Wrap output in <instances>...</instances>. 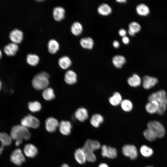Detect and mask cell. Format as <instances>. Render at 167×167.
Here are the masks:
<instances>
[{
    "mask_svg": "<svg viewBox=\"0 0 167 167\" xmlns=\"http://www.w3.org/2000/svg\"><path fill=\"white\" fill-rule=\"evenodd\" d=\"M148 101L155 100L158 103L159 109L157 113L159 115L163 114L167 107V97L165 91L161 90L151 94L148 97Z\"/></svg>",
    "mask_w": 167,
    "mask_h": 167,
    "instance_id": "obj_1",
    "label": "cell"
},
{
    "mask_svg": "<svg viewBox=\"0 0 167 167\" xmlns=\"http://www.w3.org/2000/svg\"><path fill=\"white\" fill-rule=\"evenodd\" d=\"M49 74L45 71L40 72L36 74L32 80L33 87L37 90H43L48 87L49 81Z\"/></svg>",
    "mask_w": 167,
    "mask_h": 167,
    "instance_id": "obj_2",
    "label": "cell"
},
{
    "mask_svg": "<svg viewBox=\"0 0 167 167\" xmlns=\"http://www.w3.org/2000/svg\"><path fill=\"white\" fill-rule=\"evenodd\" d=\"M10 135L12 139L28 140L31 137V134L28 128L21 124L13 126L11 128Z\"/></svg>",
    "mask_w": 167,
    "mask_h": 167,
    "instance_id": "obj_3",
    "label": "cell"
},
{
    "mask_svg": "<svg viewBox=\"0 0 167 167\" xmlns=\"http://www.w3.org/2000/svg\"><path fill=\"white\" fill-rule=\"evenodd\" d=\"M147 128L153 132L157 138H162L165 135V129L163 125L158 121H149L147 123Z\"/></svg>",
    "mask_w": 167,
    "mask_h": 167,
    "instance_id": "obj_4",
    "label": "cell"
},
{
    "mask_svg": "<svg viewBox=\"0 0 167 167\" xmlns=\"http://www.w3.org/2000/svg\"><path fill=\"white\" fill-rule=\"evenodd\" d=\"M21 124L28 128L36 129L39 126L40 122L36 117L29 114L25 116L22 119Z\"/></svg>",
    "mask_w": 167,
    "mask_h": 167,
    "instance_id": "obj_5",
    "label": "cell"
},
{
    "mask_svg": "<svg viewBox=\"0 0 167 167\" xmlns=\"http://www.w3.org/2000/svg\"><path fill=\"white\" fill-rule=\"evenodd\" d=\"M123 154L126 156L130 158L132 160L137 158L138 152L136 147L131 144H126L123 146L122 149Z\"/></svg>",
    "mask_w": 167,
    "mask_h": 167,
    "instance_id": "obj_6",
    "label": "cell"
},
{
    "mask_svg": "<svg viewBox=\"0 0 167 167\" xmlns=\"http://www.w3.org/2000/svg\"><path fill=\"white\" fill-rule=\"evenodd\" d=\"M11 161L14 164L20 165L25 161L24 156L21 149L19 148L14 150L10 156Z\"/></svg>",
    "mask_w": 167,
    "mask_h": 167,
    "instance_id": "obj_7",
    "label": "cell"
},
{
    "mask_svg": "<svg viewBox=\"0 0 167 167\" xmlns=\"http://www.w3.org/2000/svg\"><path fill=\"white\" fill-rule=\"evenodd\" d=\"M101 149L103 157L111 159H115L117 157L118 152L115 148L103 145L101 146Z\"/></svg>",
    "mask_w": 167,
    "mask_h": 167,
    "instance_id": "obj_8",
    "label": "cell"
},
{
    "mask_svg": "<svg viewBox=\"0 0 167 167\" xmlns=\"http://www.w3.org/2000/svg\"><path fill=\"white\" fill-rule=\"evenodd\" d=\"M9 38L12 42L18 44L22 42L24 38V33L21 30L15 28L10 32Z\"/></svg>",
    "mask_w": 167,
    "mask_h": 167,
    "instance_id": "obj_9",
    "label": "cell"
},
{
    "mask_svg": "<svg viewBox=\"0 0 167 167\" xmlns=\"http://www.w3.org/2000/svg\"><path fill=\"white\" fill-rule=\"evenodd\" d=\"M59 122L55 118L52 117L47 118L45 121V128L48 132L53 133L58 127Z\"/></svg>",
    "mask_w": 167,
    "mask_h": 167,
    "instance_id": "obj_10",
    "label": "cell"
},
{
    "mask_svg": "<svg viewBox=\"0 0 167 167\" xmlns=\"http://www.w3.org/2000/svg\"><path fill=\"white\" fill-rule=\"evenodd\" d=\"M58 127L60 132L64 135H68L71 133L72 125L68 121L62 120L61 121Z\"/></svg>",
    "mask_w": 167,
    "mask_h": 167,
    "instance_id": "obj_11",
    "label": "cell"
},
{
    "mask_svg": "<svg viewBox=\"0 0 167 167\" xmlns=\"http://www.w3.org/2000/svg\"><path fill=\"white\" fill-rule=\"evenodd\" d=\"M158 82V79L155 77L145 75L143 77V86L144 89H148L154 87Z\"/></svg>",
    "mask_w": 167,
    "mask_h": 167,
    "instance_id": "obj_12",
    "label": "cell"
},
{
    "mask_svg": "<svg viewBox=\"0 0 167 167\" xmlns=\"http://www.w3.org/2000/svg\"><path fill=\"white\" fill-rule=\"evenodd\" d=\"M18 44L11 42L6 45L3 48L5 54L9 56H14L19 50Z\"/></svg>",
    "mask_w": 167,
    "mask_h": 167,
    "instance_id": "obj_13",
    "label": "cell"
},
{
    "mask_svg": "<svg viewBox=\"0 0 167 167\" xmlns=\"http://www.w3.org/2000/svg\"><path fill=\"white\" fill-rule=\"evenodd\" d=\"M101 144L98 141L88 139L85 141L83 148L94 152L101 148Z\"/></svg>",
    "mask_w": 167,
    "mask_h": 167,
    "instance_id": "obj_14",
    "label": "cell"
},
{
    "mask_svg": "<svg viewBox=\"0 0 167 167\" xmlns=\"http://www.w3.org/2000/svg\"><path fill=\"white\" fill-rule=\"evenodd\" d=\"M23 151L24 154L29 158H33L37 154L36 147L31 143H28L24 146Z\"/></svg>",
    "mask_w": 167,
    "mask_h": 167,
    "instance_id": "obj_15",
    "label": "cell"
},
{
    "mask_svg": "<svg viewBox=\"0 0 167 167\" xmlns=\"http://www.w3.org/2000/svg\"><path fill=\"white\" fill-rule=\"evenodd\" d=\"M77 76L76 73L72 70H68L65 73L64 80L68 84L73 85L77 82Z\"/></svg>",
    "mask_w": 167,
    "mask_h": 167,
    "instance_id": "obj_16",
    "label": "cell"
},
{
    "mask_svg": "<svg viewBox=\"0 0 167 167\" xmlns=\"http://www.w3.org/2000/svg\"><path fill=\"white\" fill-rule=\"evenodd\" d=\"M74 116L80 122H84L88 118V112L85 108L80 107L75 111Z\"/></svg>",
    "mask_w": 167,
    "mask_h": 167,
    "instance_id": "obj_17",
    "label": "cell"
},
{
    "mask_svg": "<svg viewBox=\"0 0 167 167\" xmlns=\"http://www.w3.org/2000/svg\"><path fill=\"white\" fill-rule=\"evenodd\" d=\"M65 12V10L62 7L56 6L54 8L53 11L54 18L56 21H61L64 18Z\"/></svg>",
    "mask_w": 167,
    "mask_h": 167,
    "instance_id": "obj_18",
    "label": "cell"
},
{
    "mask_svg": "<svg viewBox=\"0 0 167 167\" xmlns=\"http://www.w3.org/2000/svg\"><path fill=\"white\" fill-rule=\"evenodd\" d=\"M74 155L75 160L80 164H83L87 161L85 154L82 148L77 149Z\"/></svg>",
    "mask_w": 167,
    "mask_h": 167,
    "instance_id": "obj_19",
    "label": "cell"
},
{
    "mask_svg": "<svg viewBox=\"0 0 167 167\" xmlns=\"http://www.w3.org/2000/svg\"><path fill=\"white\" fill-rule=\"evenodd\" d=\"M148 101L145 107L147 111L151 114L157 113L159 109L158 103L155 100H151Z\"/></svg>",
    "mask_w": 167,
    "mask_h": 167,
    "instance_id": "obj_20",
    "label": "cell"
},
{
    "mask_svg": "<svg viewBox=\"0 0 167 167\" xmlns=\"http://www.w3.org/2000/svg\"><path fill=\"white\" fill-rule=\"evenodd\" d=\"M58 64L61 69L66 70L71 66L72 61L69 57L67 56H63L59 59Z\"/></svg>",
    "mask_w": 167,
    "mask_h": 167,
    "instance_id": "obj_21",
    "label": "cell"
},
{
    "mask_svg": "<svg viewBox=\"0 0 167 167\" xmlns=\"http://www.w3.org/2000/svg\"><path fill=\"white\" fill-rule=\"evenodd\" d=\"M112 62L114 66L117 68H120L126 62V60L123 56L117 55L112 58Z\"/></svg>",
    "mask_w": 167,
    "mask_h": 167,
    "instance_id": "obj_22",
    "label": "cell"
},
{
    "mask_svg": "<svg viewBox=\"0 0 167 167\" xmlns=\"http://www.w3.org/2000/svg\"><path fill=\"white\" fill-rule=\"evenodd\" d=\"M104 120V118L102 115L100 114L96 113L92 116L90 122L93 126L97 128L103 122Z\"/></svg>",
    "mask_w": 167,
    "mask_h": 167,
    "instance_id": "obj_23",
    "label": "cell"
},
{
    "mask_svg": "<svg viewBox=\"0 0 167 167\" xmlns=\"http://www.w3.org/2000/svg\"><path fill=\"white\" fill-rule=\"evenodd\" d=\"M47 47L48 50L50 53L52 54H55L59 49V44L56 40L53 39H51L48 42Z\"/></svg>",
    "mask_w": 167,
    "mask_h": 167,
    "instance_id": "obj_24",
    "label": "cell"
},
{
    "mask_svg": "<svg viewBox=\"0 0 167 167\" xmlns=\"http://www.w3.org/2000/svg\"><path fill=\"white\" fill-rule=\"evenodd\" d=\"M127 82L130 86L136 87L140 85L141 83V79L137 74H134L128 78Z\"/></svg>",
    "mask_w": 167,
    "mask_h": 167,
    "instance_id": "obj_25",
    "label": "cell"
},
{
    "mask_svg": "<svg viewBox=\"0 0 167 167\" xmlns=\"http://www.w3.org/2000/svg\"><path fill=\"white\" fill-rule=\"evenodd\" d=\"M79 43L83 48L89 49H92L94 45L93 40L90 37L81 38L80 39Z\"/></svg>",
    "mask_w": 167,
    "mask_h": 167,
    "instance_id": "obj_26",
    "label": "cell"
},
{
    "mask_svg": "<svg viewBox=\"0 0 167 167\" xmlns=\"http://www.w3.org/2000/svg\"><path fill=\"white\" fill-rule=\"evenodd\" d=\"M71 31L75 36L79 35L83 31V27L82 24L78 21L74 22L71 26Z\"/></svg>",
    "mask_w": 167,
    "mask_h": 167,
    "instance_id": "obj_27",
    "label": "cell"
},
{
    "mask_svg": "<svg viewBox=\"0 0 167 167\" xmlns=\"http://www.w3.org/2000/svg\"><path fill=\"white\" fill-rule=\"evenodd\" d=\"M122 100L121 94L118 92H114L109 99V102L111 105L115 106L120 105Z\"/></svg>",
    "mask_w": 167,
    "mask_h": 167,
    "instance_id": "obj_28",
    "label": "cell"
},
{
    "mask_svg": "<svg viewBox=\"0 0 167 167\" xmlns=\"http://www.w3.org/2000/svg\"><path fill=\"white\" fill-rule=\"evenodd\" d=\"M98 13L103 16L109 15L112 11V9L109 5L107 4L103 3L100 5L97 8Z\"/></svg>",
    "mask_w": 167,
    "mask_h": 167,
    "instance_id": "obj_29",
    "label": "cell"
},
{
    "mask_svg": "<svg viewBox=\"0 0 167 167\" xmlns=\"http://www.w3.org/2000/svg\"><path fill=\"white\" fill-rule=\"evenodd\" d=\"M43 98L47 101H50L54 99L55 96L53 89L48 87L43 90L42 93Z\"/></svg>",
    "mask_w": 167,
    "mask_h": 167,
    "instance_id": "obj_30",
    "label": "cell"
},
{
    "mask_svg": "<svg viewBox=\"0 0 167 167\" xmlns=\"http://www.w3.org/2000/svg\"><path fill=\"white\" fill-rule=\"evenodd\" d=\"M137 13L142 16H147L150 13V9L147 6L143 3L137 5L136 7Z\"/></svg>",
    "mask_w": 167,
    "mask_h": 167,
    "instance_id": "obj_31",
    "label": "cell"
},
{
    "mask_svg": "<svg viewBox=\"0 0 167 167\" xmlns=\"http://www.w3.org/2000/svg\"><path fill=\"white\" fill-rule=\"evenodd\" d=\"M12 139L10 135L7 133L0 132V141L2 146L4 147L10 145L12 142Z\"/></svg>",
    "mask_w": 167,
    "mask_h": 167,
    "instance_id": "obj_32",
    "label": "cell"
},
{
    "mask_svg": "<svg viewBox=\"0 0 167 167\" xmlns=\"http://www.w3.org/2000/svg\"><path fill=\"white\" fill-rule=\"evenodd\" d=\"M26 61L29 65L32 66H35L39 63L40 58L36 54H29L26 56Z\"/></svg>",
    "mask_w": 167,
    "mask_h": 167,
    "instance_id": "obj_33",
    "label": "cell"
},
{
    "mask_svg": "<svg viewBox=\"0 0 167 167\" xmlns=\"http://www.w3.org/2000/svg\"><path fill=\"white\" fill-rule=\"evenodd\" d=\"M28 106L29 110L33 113L38 112L42 109L41 104L40 102L37 101L29 102L28 104Z\"/></svg>",
    "mask_w": 167,
    "mask_h": 167,
    "instance_id": "obj_34",
    "label": "cell"
},
{
    "mask_svg": "<svg viewBox=\"0 0 167 167\" xmlns=\"http://www.w3.org/2000/svg\"><path fill=\"white\" fill-rule=\"evenodd\" d=\"M140 152L141 155L145 157L151 156L154 152L152 148L146 145L141 146L140 148Z\"/></svg>",
    "mask_w": 167,
    "mask_h": 167,
    "instance_id": "obj_35",
    "label": "cell"
},
{
    "mask_svg": "<svg viewBox=\"0 0 167 167\" xmlns=\"http://www.w3.org/2000/svg\"><path fill=\"white\" fill-rule=\"evenodd\" d=\"M120 105L122 109L126 112H130L133 108L132 102L128 99L122 100Z\"/></svg>",
    "mask_w": 167,
    "mask_h": 167,
    "instance_id": "obj_36",
    "label": "cell"
},
{
    "mask_svg": "<svg viewBox=\"0 0 167 167\" xmlns=\"http://www.w3.org/2000/svg\"><path fill=\"white\" fill-rule=\"evenodd\" d=\"M84 150L86 156L87 161L90 162H95L96 159V157L94 152L86 149L82 148Z\"/></svg>",
    "mask_w": 167,
    "mask_h": 167,
    "instance_id": "obj_37",
    "label": "cell"
},
{
    "mask_svg": "<svg viewBox=\"0 0 167 167\" xmlns=\"http://www.w3.org/2000/svg\"><path fill=\"white\" fill-rule=\"evenodd\" d=\"M143 135L147 140L150 142L154 141L157 138L153 132L148 128L143 131Z\"/></svg>",
    "mask_w": 167,
    "mask_h": 167,
    "instance_id": "obj_38",
    "label": "cell"
},
{
    "mask_svg": "<svg viewBox=\"0 0 167 167\" xmlns=\"http://www.w3.org/2000/svg\"><path fill=\"white\" fill-rule=\"evenodd\" d=\"M128 27L129 29L135 33L139 32L141 29L140 25L138 23L135 21L131 22L129 24Z\"/></svg>",
    "mask_w": 167,
    "mask_h": 167,
    "instance_id": "obj_39",
    "label": "cell"
},
{
    "mask_svg": "<svg viewBox=\"0 0 167 167\" xmlns=\"http://www.w3.org/2000/svg\"><path fill=\"white\" fill-rule=\"evenodd\" d=\"M118 33L120 36L123 37L126 36V31L125 29L123 28H121L119 30Z\"/></svg>",
    "mask_w": 167,
    "mask_h": 167,
    "instance_id": "obj_40",
    "label": "cell"
},
{
    "mask_svg": "<svg viewBox=\"0 0 167 167\" xmlns=\"http://www.w3.org/2000/svg\"><path fill=\"white\" fill-rule=\"evenodd\" d=\"M122 41L123 43L126 45L128 44L130 42L129 38L126 36L122 37Z\"/></svg>",
    "mask_w": 167,
    "mask_h": 167,
    "instance_id": "obj_41",
    "label": "cell"
},
{
    "mask_svg": "<svg viewBox=\"0 0 167 167\" xmlns=\"http://www.w3.org/2000/svg\"><path fill=\"white\" fill-rule=\"evenodd\" d=\"M113 45L115 48H118L119 47L120 44L118 41L115 40L113 42Z\"/></svg>",
    "mask_w": 167,
    "mask_h": 167,
    "instance_id": "obj_42",
    "label": "cell"
},
{
    "mask_svg": "<svg viewBox=\"0 0 167 167\" xmlns=\"http://www.w3.org/2000/svg\"><path fill=\"white\" fill-rule=\"evenodd\" d=\"M23 140H15V145L18 146L20 145L22 143Z\"/></svg>",
    "mask_w": 167,
    "mask_h": 167,
    "instance_id": "obj_43",
    "label": "cell"
},
{
    "mask_svg": "<svg viewBox=\"0 0 167 167\" xmlns=\"http://www.w3.org/2000/svg\"><path fill=\"white\" fill-rule=\"evenodd\" d=\"M98 167H109L108 165L105 163H100Z\"/></svg>",
    "mask_w": 167,
    "mask_h": 167,
    "instance_id": "obj_44",
    "label": "cell"
},
{
    "mask_svg": "<svg viewBox=\"0 0 167 167\" xmlns=\"http://www.w3.org/2000/svg\"><path fill=\"white\" fill-rule=\"evenodd\" d=\"M128 33L131 36H133L135 35V33L132 31L128 29Z\"/></svg>",
    "mask_w": 167,
    "mask_h": 167,
    "instance_id": "obj_45",
    "label": "cell"
},
{
    "mask_svg": "<svg viewBox=\"0 0 167 167\" xmlns=\"http://www.w3.org/2000/svg\"><path fill=\"white\" fill-rule=\"evenodd\" d=\"M116 1L119 3H125L127 1L126 0H117Z\"/></svg>",
    "mask_w": 167,
    "mask_h": 167,
    "instance_id": "obj_46",
    "label": "cell"
},
{
    "mask_svg": "<svg viewBox=\"0 0 167 167\" xmlns=\"http://www.w3.org/2000/svg\"><path fill=\"white\" fill-rule=\"evenodd\" d=\"M3 150V147L1 146L0 147V156Z\"/></svg>",
    "mask_w": 167,
    "mask_h": 167,
    "instance_id": "obj_47",
    "label": "cell"
},
{
    "mask_svg": "<svg viewBox=\"0 0 167 167\" xmlns=\"http://www.w3.org/2000/svg\"><path fill=\"white\" fill-rule=\"evenodd\" d=\"M61 167H70L68 165L66 164H63Z\"/></svg>",
    "mask_w": 167,
    "mask_h": 167,
    "instance_id": "obj_48",
    "label": "cell"
},
{
    "mask_svg": "<svg viewBox=\"0 0 167 167\" xmlns=\"http://www.w3.org/2000/svg\"><path fill=\"white\" fill-rule=\"evenodd\" d=\"M2 53L0 49V59L2 58Z\"/></svg>",
    "mask_w": 167,
    "mask_h": 167,
    "instance_id": "obj_49",
    "label": "cell"
},
{
    "mask_svg": "<svg viewBox=\"0 0 167 167\" xmlns=\"http://www.w3.org/2000/svg\"><path fill=\"white\" fill-rule=\"evenodd\" d=\"M2 87V84L1 81L0 80V90L1 89Z\"/></svg>",
    "mask_w": 167,
    "mask_h": 167,
    "instance_id": "obj_50",
    "label": "cell"
},
{
    "mask_svg": "<svg viewBox=\"0 0 167 167\" xmlns=\"http://www.w3.org/2000/svg\"><path fill=\"white\" fill-rule=\"evenodd\" d=\"M146 167H153V166H147Z\"/></svg>",
    "mask_w": 167,
    "mask_h": 167,
    "instance_id": "obj_51",
    "label": "cell"
}]
</instances>
